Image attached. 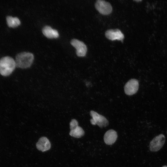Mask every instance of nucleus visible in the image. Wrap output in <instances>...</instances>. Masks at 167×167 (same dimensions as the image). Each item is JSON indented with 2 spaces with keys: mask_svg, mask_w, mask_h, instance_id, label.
I'll return each instance as SVG.
<instances>
[{
  "mask_svg": "<svg viewBox=\"0 0 167 167\" xmlns=\"http://www.w3.org/2000/svg\"><path fill=\"white\" fill-rule=\"evenodd\" d=\"M117 137V132L113 129H110L107 131L105 133L104 139L106 144L110 145L115 143Z\"/></svg>",
  "mask_w": 167,
  "mask_h": 167,
  "instance_id": "nucleus-9",
  "label": "nucleus"
},
{
  "mask_svg": "<svg viewBox=\"0 0 167 167\" xmlns=\"http://www.w3.org/2000/svg\"><path fill=\"white\" fill-rule=\"evenodd\" d=\"M165 142V137L161 134L155 137L150 142L149 148L152 152L159 150L163 147Z\"/></svg>",
  "mask_w": 167,
  "mask_h": 167,
  "instance_id": "nucleus-4",
  "label": "nucleus"
},
{
  "mask_svg": "<svg viewBox=\"0 0 167 167\" xmlns=\"http://www.w3.org/2000/svg\"><path fill=\"white\" fill-rule=\"evenodd\" d=\"M36 146L38 150L44 152L50 149L51 143L46 137H42L39 139L36 143Z\"/></svg>",
  "mask_w": 167,
  "mask_h": 167,
  "instance_id": "nucleus-10",
  "label": "nucleus"
},
{
  "mask_svg": "<svg viewBox=\"0 0 167 167\" xmlns=\"http://www.w3.org/2000/svg\"><path fill=\"white\" fill-rule=\"evenodd\" d=\"M105 36L108 39L112 41L118 40L122 41L124 38L123 34L118 29L107 30L105 32Z\"/></svg>",
  "mask_w": 167,
  "mask_h": 167,
  "instance_id": "nucleus-8",
  "label": "nucleus"
},
{
  "mask_svg": "<svg viewBox=\"0 0 167 167\" xmlns=\"http://www.w3.org/2000/svg\"><path fill=\"white\" fill-rule=\"evenodd\" d=\"M6 20L8 26L10 27H16L20 24V21L17 17H13L11 16H7L6 17Z\"/></svg>",
  "mask_w": 167,
  "mask_h": 167,
  "instance_id": "nucleus-12",
  "label": "nucleus"
},
{
  "mask_svg": "<svg viewBox=\"0 0 167 167\" xmlns=\"http://www.w3.org/2000/svg\"><path fill=\"white\" fill-rule=\"evenodd\" d=\"M34 55L31 53L27 52L20 53L15 57L16 66L18 68L26 69L29 67L34 60Z\"/></svg>",
  "mask_w": 167,
  "mask_h": 167,
  "instance_id": "nucleus-2",
  "label": "nucleus"
},
{
  "mask_svg": "<svg viewBox=\"0 0 167 167\" xmlns=\"http://www.w3.org/2000/svg\"><path fill=\"white\" fill-rule=\"evenodd\" d=\"M70 128L72 130L78 126V122L75 119H72L70 123Z\"/></svg>",
  "mask_w": 167,
  "mask_h": 167,
  "instance_id": "nucleus-14",
  "label": "nucleus"
},
{
  "mask_svg": "<svg viewBox=\"0 0 167 167\" xmlns=\"http://www.w3.org/2000/svg\"><path fill=\"white\" fill-rule=\"evenodd\" d=\"M71 43L76 49V54L77 56L84 57L86 55L87 48L83 42L77 39H73L71 41Z\"/></svg>",
  "mask_w": 167,
  "mask_h": 167,
  "instance_id": "nucleus-7",
  "label": "nucleus"
},
{
  "mask_svg": "<svg viewBox=\"0 0 167 167\" xmlns=\"http://www.w3.org/2000/svg\"><path fill=\"white\" fill-rule=\"evenodd\" d=\"M162 167H167V166L166 165H164Z\"/></svg>",
  "mask_w": 167,
  "mask_h": 167,
  "instance_id": "nucleus-15",
  "label": "nucleus"
},
{
  "mask_svg": "<svg viewBox=\"0 0 167 167\" xmlns=\"http://www.w3.org/2000/svg\"><path fill=\"white\" fill-rule=\"evenodd\" d=\"M84 134V132L82 127L78 126L75 129L71 130L69 135L71 136L76 138H80Z\"/></svg>",
  "mask_w": 167,
  "mask_h": 167,
  "instance_id": "nucleus-13",
  "label": "nucleus"
},
{
  "mask_svg": "<svg viewBox=\"0 0 167 167\" xmlns=\"http://www.w3.org/2000/svg\"><path fill=\"white\" fill-rule=\"evenodd\" d=\"M16 67L15 60L10 57L5 56L0 59V74L3 76L9 75Z\"/></svg>",
  "mask_w": 167,
  "mask_h": 167,
  "instance_id": "nucleus-1",
  "label": "nucleus"
},
{
  "mask_svg": "<svg viewBox=\"0 0 167 167\" xmlns=\"http://www.w3.org/2000/svg\"><path fill=\"white\" fill-rule=\"evenodd\" d=\"M166 133H167V131H166Z\"/></svg>",
  "mask_w": 167,
  "mask_h": 167,
  "instance_id": "nucleus-17",
  "label": "nucleus"
},
{
  "mask_svg": "<svg viewBox=\"0 0 167 167\" xmlns=\"http://www.w3.org/2000/svg\"><path fill=\"white\" fill-rule=\"evenodd\" d=\"M96 9L101 14L107 15L110 14L112 11V7L108 2L102 0H98L95 4Z\"/></svg>",
  "mask_w": 167,
  "mask_h": 167,
  "instance_id": "nucleus-5",
  "label": "nucleus"
},
{
  "mask_svg": "<svg viewBox=\"0 0 167 167\" xmlns=\"http://www.w3.org/2000/svg\"><path fill=\"white\" fill-rule=\"evenodd\" d=\"M135 1L139 2L141 1V0H135Z\"/></svg>",
  "mask_w": 167,
  "mask_h": 167,
  "instance_id": "nucleus-16",
  "label": "nucleus"
},
{
  "mask_svg": "<svg viewBox=\"0 0 167 167\" xmlns=\"http://www.w3.org/2000/svg\"><path fill=\"white\" fill-rule=\"evenodd\" d=\"M42 32L44 35L49 38H56L59 36L58 31L48 26H45L42 29Z\"/></svg>",
  "mask_w": 167,
  "mask_h": 167,
  "instance_id": "nucleus-11",
  "label": "nucleus"
},
{
  "mask_svg": "<svg viewBox=\"0 0 167 167\" xmlns=\"http://www.w3.org/2000/svg\"><path fill=\"white\" fill-rule=\"evenodd\" d=\"M90 115L92 118L90 120L92 125H97L101 128L105 127L108 125V121L103 116L93 110L90 111Z\"/></svg>",
  "mask_w": 167,
  "mask_h": 167,
  "instance_id": "nucleus-3",
  "label": "nucleus"
},
{
  "mask_svg": "<svg viewBox=\"0 0 167 167\" xmlns=\"http://www.w3.org/2000/svg\"><path fill=\"white\" fill-rule=\"evenodd\" d=\"M139 87L138 81L136 79H131L125 84L124 87L125 92L128 95H134L137 92Z\"/></svg>",
  "mask_w": 167,
  "mask_h": 167,
  "instance_id": "nucleus-6",
  "label": "nucleus"
}]
</instances>
